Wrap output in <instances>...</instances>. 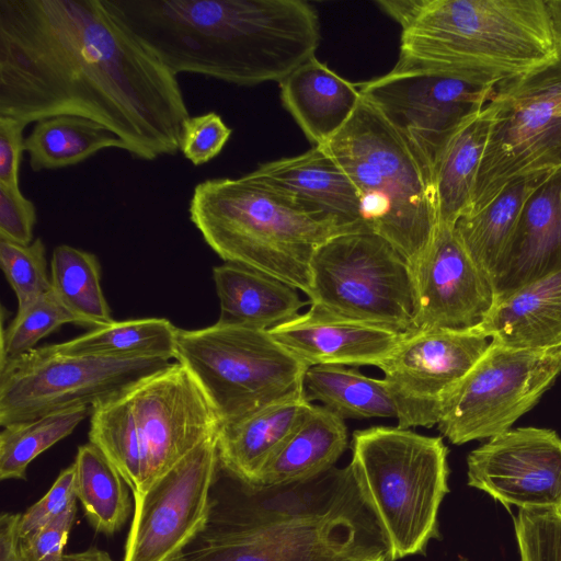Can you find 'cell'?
<instances>
[{
    "label": "cell",
    "mask_w": 561,
    "mask_h": 561,
    "mask_svg": "<svg viewBox=\"0 0 561 561\" xmlns=\"http://www.w3.org/2000/svg\"><path fill=\"white\" fill-rule=\"evenodd\" d=\"M103 125L151 161L180 150L178 76L111 0H0V116Z\"/></svg>",
    "instance_id": "6da1fadb"
},
{
    "label": "cell",
    "mask_w": 561,
    "mask_h": 561,
    "mask_svg": "<svg viewBox=\"0 0 561 561\" xmlns=\"http://www.w3.org/2000/svg\"><path fill=\"white\" fill-rule=\"evenodd\" d=\"M176 76L238 85L284 80L314 57L320 23L301 0H111Z\"/></svg>",
    "instance_id": "7a4b0ae2"
},
{
    "label": "cell",
    "mask_w": 561,
    "mask_h": 561,
    "mask_svg": "<svg viewBox=\"0 0 561 561\" xmlns=\"http://www.w3.org/2000/svg\"><path fill=\"white\" fill-rule=\"evenodd\" d=\"M402 28L394 70L496 88L560 58L542 0H379Z\"/></svg>",
    "instance_id": "3957f363"
},
{
    "label": "cell",
    "mask_w": 561,
    "mask_h": 561,
    "mask_svg": "<svg viewBox=\"0 0 561 561\" xmlns=\"http://www.w3.org/2000/svg\"><path fill=\"white\" fill-rule=\"evenodd\" d=\"M188 216L225 262L274 276L308 297L316 250L346 233L251 172L199 182L188 203Z\"/></svg>",
    "instance_id": "277c9868"
},
{
    "label": "cell",
    "mask_w": 561,
    "mask_h": 561,
    "mask_svg": "<svg viewBox=\"0 0 561 561\" xmlns=\"http://www.w3.org/2000/svg\"><path fill=\"white\" fill-rule=\"evenodd\" d=\"M90 416V443L115 466L134 501L221 427L201 386L178 362L93 407Z\"/></svg>",
    "instance_id": "5b68a950"
},
{
    "label": "cell",
    "mask_w": 561,
    "mask_h": 561,
    "mask_svg": "<svg viewBox=\"0 0 561 561\" xmlns=\"http://www.w3.org/2000/svg\"><path fill=\"white\" fill-rule=\"evenodd\" d=\"M322 147L355 185L367 230L390 242L413 270L438 225L435 184L419 157L363 98Z\"/></svg>",
    "instance_id": "8992f818"
},
{
    "label": "cell",
    "mask_w": 561,
    "mask_h": 561,
    "mask_svg": "<svg viewBox=\"0 0 561 561\" xmlns=\"http://www.w3.org/2000/svg\"><path fill=\"white\" fill-rule=\"evenodd\" d=\"M442 437L399 426L358 430L351 467L388 545L390 561L424 553L439 537L438 510L449 492Z\"/></svg>",
    "instance_id": "52a82bcc"
},
{
    "label": "cell",
    "mask_w": 561,
    "mask_h": 561,
    "mask_svg": "<svg viewBox=\"0 0 561 561\" xmlns=\"http://www.w3.org/2000/svg\"><path fill=\"white\" fill-rule=\"evenodd\" d=\"M174 359L201 386L221 425L306 396L309 366L266 330L219 322L196 330L178 328Z\"/></svg>",
    "instance_id": "ba28073f"
},
{
    "label": "cell",
    "mask_w": 561,
    "mask_h": 561,
    "mask_svg": "<svg viewBox=\"0 0 561 561\" xmlns=\"http://www.w3.org/2000/svg\"><path fill=\"white\" fill-rule=\"evenodd\" d=\"M484 111L488 140L467 214L484 207L514 181L561 169V56L496 87Z\"/></svg>",
    "instance_id": "9c48e42d"
},
{
    "label": "cell",
    "mask_w": 561,
    "mask_h": 561,
    "mask_svg": "<svg viewBox=\"0 0 561 561\" xmlns=\"http://www.w3.org/2000/svg\"><path fill=\"white\" fill-rule=\"evenodd\" d=\"M310 273L311 306L400 333L412 328L413 272L382 237L369 231L334 236L316 250Z\"/></svg>",
    "instance_id": "30bf717a"
},
{
    "label": "cell",
    "mask_w": 561,
    "mask_h": 561,
    "mask_svg": "<svg viewBox=\"0 0 561 561\" xmlns=\"http://www.w3.org/2000/svg\"><path fill=\"white\" fill-rule=\"evenodd\" d=\"M378 556L389 557L388 545L366 503L265 528L237 524L209 504L204 527L180 561H357Z\"/></svg>",
    "instance_id": "8fae6325"
},
{
    "label": "cell",
    "mask_w": 561,
    "mask_h": 561,
    "mask_svg": "<svg viewBox=\"0 0 561 561\" xmlns=\"http://www.w3.org/2000/svg\"><path fill=\"white\" fill-rule=\"evenodd\" d=\"M170 364L171 359L160 357L114 359L36 347L0 364V425L93 408Z\"/></svg>",
    "instance_id": "7c38bea8"
},
{
    "label": "cell",
    "mask_w": 561,
    "mask_h": 561,
    "mask_svg": "<svg viewBox=\"0 0 561 561\" xmlns=\"http://www.w3.org/2000/svg\"><path fill=\"white\" fill-rule=\"evenodd\" d=\"M561 373V347L515 348L495 341L446 400L437 427L450 443L512 428Z\"/></svg>",
    "instance_id": "4fadbf2b"
},
{
    "label": "cell",
    "mask_w": 561,
    "mask_h": 561,
    "mask_svg": "<svg viewBox=\"0 0 561 561\" xmlns=\"http://www.w3.org/2000/svg\"><path fill=\"white\" fill-rule=\"evenodd\" d=\"M356 85L412 148L433 181L449 140L481 113L495 90L438 72L394 69Z\"/></svg>",
    "instance_id": "5bb4252c"
},
{
    "label": "cell",
    "mask_w": 561,
    "mask_h": 561,
    "mask_svg": "<svg viewBox=\"0 0 561 561\" xmlns=\"http://www.w3.org/2000/svg\"><path fill=\"white\" fill-rule=\"evenodd\" d=\"M477 327L412 329L378 364L398 409V426L437 425L446 400L486 351Z\"/></svg>",
    "instance_id": "9a60e30c"
},
{
    "label": "cell",
    "mask_w": 561,
    "mask_h": 561,
    "mask_svg": "<svg viewBox=\"0 0 561 561\" xmlns=\"http://www.w3.org/2000/svg\"><path fill=\"white\" fill-rule=\"evenodd\" d=\"M218 470L216 436L192 450L135 500L123 561H180L206 523Z\"/></svg>",
    "instance_id": "2e32d148"
},
{
    "label": "cell",
    "mask_w": 561,
    "mask_h": 561,
    "mask_svg": "<svg viewBox=\"0 0 561 561\" xmlns=\"http://www.w3.org/2000/svg\"><path fill=\"white\" fill-rule=\"evenodd\" d=\"M467 477L505 506L561 512V438L549 428H510L468 455Z\"/></svg>",
    "instance_id": "e0dca14e"
},
{
    "label": "cell",
    "mask_w": 561,
    "mask_h": 561,
    "mask_svg": "<svg viewBox=\"0 0 561 561\" xmlns=\"http://www.w3.org/2000/svg\"><path fill=\"white\" fill-rule=\"evenodd\" d=\"M412 272L416 310L410 330L476 328L496 302L493 279L471 257L451 226L437 225Z\"/></svg>",
    "instance_id": "ac0fdd59"
},
{
    "label": "cell",
    "mask_w": 561,
    "mask_h": 561,
    "mask_svg": "<svg viewBox=\"0 0 561 561\" xmlns=\"http://www.w3.org/2000/svg\"><path fill=\"white\" fill-rule=\"evenodd\" d=\"M307 366H378L402 333L329 313L316 306L268 330Z\"/></svg>",
    "instance_id": "d6986e66"
},
{
    "label": "cell",
    "mask_w": 561,
    "mask_h": 561,
    "mask_svg": "<svg viewBox=\"0 0 561 561\" xmlns=\"http://www.w3.org/2000/svg\"><path fill=\"white\" fill-rule=\"evenodd\" d=\"M251 174L346 233L368 231L355 185L322 146L263 163Z\"/></svg>",
    "instance_id": "ffe728a7"
},
{
    "label": "cell",
    "mask_w": 561,
    "mask_h": 561,
    "mask_svg": "<svg viewBox=\"0 0 561 561\" xmlns=\"http://www.w3.org/2000/svg\"><path fill=\"white\" fill-rule=\"evenodd\" d=\"M559 270L561 169L548 174L525 202L494 279L496 296Z\"/></svg>",
    "instance_id": "44dd1931"
},
{
    "label": "cell",
    "mask_w": 561,
    "mask_h": 561,
    "mask_svg": "<svg viewBox=\"0 0 561 561\" xmlns=\"http://www.w3.org/2000/svg\"><path fill=\"white\" fill-rule=\"evenodd\" d=\"M477 329L510 347H561V270L497 297Z\"/></svg>",
    "instance_id": "7402d4cb"
},
{
    "label": "cell",
    "mask_w": 561,
    "mask_h": 561,
    "mask_svg": "<svg viewBox=\"0 0 561 561\" xmlns=\"http://www.w3.org/2000/svg\"><path fill=\"white\" fill-rule=\"evenodd\" d=\"M280 100L314 146L327 145L353 116L362 95L316 56L279 82Z\"/></svg>",
    "instance_id": "603a6c76"
},
{
    "label": "cell",
    "mask_w": 561,
    "mask_h": 561,
    "mask_svg": "<svg viewBox=\"0 0 561 561\" xmlns=\"http://www.w3.org/2000/svg\"><path fill=\"white\" fill-rule=\"evenodd\" d=\"M311 405L306 396L293 398L222 424L217 435L219 468L245 483L259 484L263 468Z\"/></svg>",
    "instance_id": "cb8c5ba5"
},
{
    "label": "cell",
    "mask_w": 561,
    "mask_h": 561,
    "mask_svg": "<svg viewBox=\"0 0 561 561\" xmlns=\"http://www.w3.org/2000/svg\"><path fill=\"white\" fill-rule=\"evenodd\" d=\"M213 279L220 305L219 323L268 331L297 317L309 304L287 283L238 264L215 266Z\"/></svg>",
    "instance_id": "d4e9b609"
},
{
    "label": "cell",
    "mask_w": 561,
    "mask_h": 561,
    "mask_svg": "<svg viewBox=\"0 0 561 561\" xmlns=\"http://www.w3.org/2000/svg\"><path fill=\"white\" fill-rule=\"evenodd\" d=\"M347 447L344 419L313 404L263 468L259 484L301 482L330 470Z\"/></svg>",
    "instance_id": "484cf974"
},
{
    "label": "cell",
    "mask_w": 561,
    "mask_h": 561,
    "mask_svg": "<svg viewBox=\"0 0 561 561\" xmlns=\"http://www.w3.org/2000/svg\"><path fill=\"white\" fill-rule=\"evenodd\" d=\"M547 175L512 182L484 207L456 221L457 237L493 283L523 206Z\"/></svg>",
    "instance_id": "4316f807"
},
{
    "label": "cell",
    "mask_w": 561,
    "mask_h": 561,
    "mask_svg": "<svg viewBox=\"0 0 561 561\" xmlns=\"http://www.w3.org/2000/svg\"><path fill=\"white\" fill-rule=\"evenodd\" d=\"M489 127L483 107L445 147L434 175L438 224L454 227L458 218L470 210Z\"/></svg>",
    "instance_id": "83f0119b"
},
{
    "label": "cell",
    "mask_w": 561,
    "mask_h": 561,
    "mask_svg": "<svg viewBox=\"0 0 561 561\" xmlns=\"http://www.w3.org/2000/svg\"><path fill=\"white\" fill-rule=\"evenodd\" d=\"M304 387L310 402L319 401L342 419L398 417L396 402L385 380L365 376L347 366H309Z\"/></svg>",
    "instance_id": "f1b7e54d"
},
{
    "label": "cell",
    "mask_w": 561,
    "mask_h": 561,
    "mask_svg": "<svg viewBox=\"0 0 561 561\" xmlns=\"http://www.w3.org/2000/svg\"><path fill=\"white\" fill-rule=\"evenodd\" d=\"M178 328L164 318H142L112 323L72 340L50 344L59 354L114 359L160 357L173 359Z\"/></svg>",
    "instance_id": "f546056e"
},
{
    "label": "cell",
    "mask_w": 561,
    "mask_h": 561,
    "mask_svg": "<svg viewBox=\"0 0 561 561\" xmlns=\"http://www.w3.org/2000/svg\"><path fill=\"white\" fill-rule=\"evenodd\" d=\"M106 148L125 150V145L103 125L72 115L36 122L24 140L33 171L73 165Z\"/></svg>",
    "instance_id": "4dcf8cb0"
},
{
    "label": "cell",
    "mask_w": 561,
    "mask_h": 561,
    "mask_svg": "<svg viewBox=\"0 0 561 561\" xmlns=\"http://www.w3.org/2000/svg\"><path fill=\"white\" fill-rule=\"evenodd\" d=\"M76 495L91 527L111 536L119 531L131 512L130 488L92 443L78 448L76 459Z\"/></svg>",
    "instance_id": "1f68e13d"
},
{
    "label": "cell",
    "mask_w": 561,
    "mask_h": 561,
    "mask_svg": "<svg viewBox=\"0 0 561 561\" xmlns=\"http://www.w3.org/2000/svg\"><path fill=\"white\" fill-rule=\"evenodd\" d=\"M51 290L78 324L99 328L112 323L101 287L98 257L68 244L55 248L50 261Z\"/></svg>",
    "instance_id": "d6a6232c"
},
{
    "label": "cell",
    "mask_w": 561,
    "mask_h": 561,
    "mask_svg": "<svg viewBox=\"0 0 561 561\" xmlns=\"http://www.w3.org/2000/svg\"><path fill=\"white\" fill-rule=\"evenodd\" d=\"M91 413L92 408L78 407L2 427L0 479L25 480L30 463L70 435Z\"/></svg>",
    "instance_id": "836d02e7"
},
{
    "label": "cell",
    "mask_w": 561,
    "mask_h": 561,
    "mask_svg": "<svg viewBox=\"0 0 561 561\" xmlns=\"http://www.w3.org/2000/svg\"><path fill=\"white\" fill-rule=\"evenodd\" d=\"M66 323L78 324V321L53 290L43 295L26 308L16 311L9 328L2 331L0 364L35 350L43 337Z\"/></svg>",
    "instance_id": "e575fe53"
},
{
    "label": "cell",
    "mask_w": 561,
    "mask_h": 561,
    "mask_svg": "<svg viewBox=\"0 0 561 561\" xmlns=\"http://www.w3.org/2000/svg\"><path fill=\"white\" fill-rule=\"evenodd\" d=\"M0 265L16 296L18 311L51 290L41 238L27 245L0 239Z\"/></svg>",
    "instance_id": "d590c367"
},
{
    "label": "cell",
    "mask_w": 561,
    "mask_h": 561,
    "mask_svg": "<svg viewBox=\"0 0 561 561\" xmlns=\"http://www.w3.org/2000/svg\"><path fill=\"white\" fill-rule=\"evenodd\" d=\"M514 528L520 561H561V512L519 510Z\"/></svg>",
    "instance_id": "8d00e7d4"
},
{
    "label": "cell",
    "mask_w": 561,
    "mask_h": 561,
    "mask_svg": "<svg viewBox=\"0 0 561 561\" xmlns=\"http://www.w3.org/2000/svg\"><path fill=\"white\" fill-rule=\"evenodd\" d=\"M231 131L215 112L190 116L182 127L180 151L193 165L205 164L221 152Z\"/></svg>",
    "instance_id": "74e56055"
},
{
    "label": "cell",
    "mask_w": 561,
    "mask_h": 561,
    "mask_svg": "<svg viewBox=\"0 0 561 561\" xmlns=\"http://www.w3.org/2000/svg\"><path fill=\"white\" fill-rule=\"evenodd\" d=\"M75 503H77L76 466L71 463L59 473L47 493L21 514L20 537L25 538L34 534Z\"/></svg>",
    "instance_id": "f35d334b"
},
{
    "label": "cell",
    "mask_w": 561,
    "mask_h": 561,
    "mask_svg": "<svg viewBox=\"0 0 561 561\" xmlns=\"http://www.w3.org/2000/svg\"><path fill=\"white\" fill-rule=\"evenodd\" d=\"M36 208L20 186L0 183V239L27 245L33 242Z\"/></svg>",
    "instance_id": "ab89813d"
},
{
    "label": "cell",
    "mask_w": 561,
    "mask_h": 561,
    "mask_svg": "<svg viewBox=\"0 0 561 561\" xmlns=\"http://www.w3.org/2000/svg\"><path fill=\"white\" fill-rule=\"evenodd\" d=\"M77 503L34 534L21 538L28 561H64L65 546L72 528Z\"/></svg>",
    "instance_id": "60d3db41"
},
{
    "label": "cell",
    "mask_w": 561,
    "mask_h": 561,
    "mask_svg": "<svg viewBox=\"0 0 561 561\" xmlns=\"http://www.w3.org/2000/svg\"><path fill=\"white\" fill-rule=\"evenodd\" d=\"M27 124L0 116V183L19 186V170L24 151L23 131Z\"/></svg>",
    "instance_id": "b9f144b4"
},
{
    "label": "cell",
    "mask_w": 561,
    "mask_h": 561,
    "mask_svg": "<svg viewBox=\"0 0 561 561\" xmlns=\"http://www.w3.org/2000/svg\"><path fill=\"white\" fill-rule=\"evenodd\" d=\"M20 517L10 512L0 516V561H28L21 543Z\"/></svg>",
    "instance_id": "7bdbcfd3"
},
{
    "label": "cell",
    "mask_w": 561,
    "mask_h": 561,
    "mask_svg": "<svg viewBox=\"0 0 561 561\" xmlns=\"http://www.w3.org/2000/svg\"><path fill=\"white\" fill-rule=\"evenodd\" d=\"M545 2L554 43L561 56V0H548Z\"/></svg>",
    "instance_id": "ee69618b"
},
{
    "label": "cell",
    "mask_w": 561,
    "mask_h": 561,
    "mask_svg": "<svg viewBox=\"0 0 561 561\" xmlns=\"http://www.w3.org/2000/svg\"><path fill=\"white\" fill-rule=\"evenodd\" d=\"M64 561H114L108 552L99 549L95 546L73 553H67L64 557Z\"/></svg>",
    "instance_id": "f6af8a7d"
},
{
    "label": "cell",
    "mask_w": 561,
    "mask_h": 561,
    "mask_svg": "<svg viewBox=\"0 0 561 561\" xmlns=\"http://www.w3.org/2000/svg\"><path fill=\"white\" fill-rule=\"evenodd\" d=\"M357 561H390V559L388 556H378V557L364 558V559H360Z\"/></svg>",
    "instance_id": "bcb514c9"
}]
</instances>
